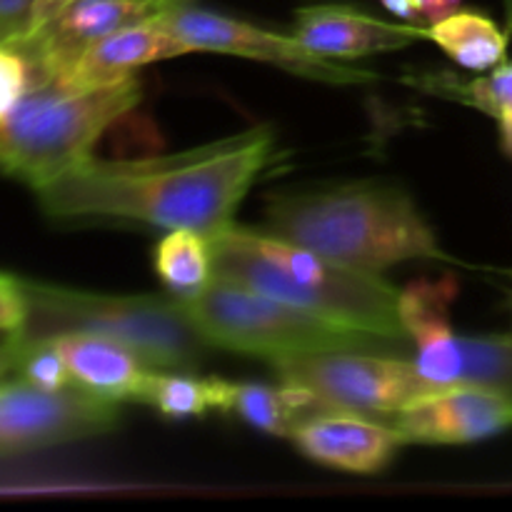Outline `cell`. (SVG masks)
I'll return each mask as SVG.
<instances>
[{"label":"cell","mask_w":512,"mask_h":512,"mask_svg":"<svg viewBox=\"0 0 512 512\" xmlns=\"http://www.w3.org/2000/svg\"><path fill=\"white\" fill-rule=\"evenodd\" d=\"M228 380L198 378L185 370H153L143 375L133 403L150 405L168 420L203 418L210 410L223 413Z\"/></svg>","instance_id":"cell-19"},{"label":"cell","mask_w":512,"mask_h":512,"mask_svg":"<svg viewBox=\"0 0 512 512\" xmlns=\"http://www.w3.org/2000/svg\"><path fill=\"white\" fill-rule=\"evenodd\" d=\"M380 3H383L390 13L398 15L400 20H405V23H418L420 20L415 0H380Z\"/></svg>","instance_id":"cell-26"},{"label":"cell","mask_w":512,"mask_h":512,"mask_svg":"<svg viewBox=\"0 0 512 512\" xmlns=\"http://www.w3.org/2000/svg\"><path fill=\"white\" fill-rule=\"evenodd\" d=\"M118 420V400L78 385L43 390L20 378L0 385V458L110 433Z\"/></svg>","instance_id":"cell-10"},{"label":"cell","mask_w":512,"mask_h":512,"mask_svg":"<svg viewBox=\"0 0 512 512\" xmlns=\"http://www.w3.org/2000/svg\"><path fill=\"white\" fill-rule=\"evenodd\" d=\"M193 53L183 40L160 28L153 18L128 25L90 45L73 68L55 85L70 90H95L135 78V70L158 60Z\"/></svg>","instance_id":"cell-15"},{"label":"cell","mask_w":512,"mask_h":512,"mask_svg":"<svg viewBox=\"0 0 512 512\" xmlns=\"http://www.w3.org/2000/svg\"><path fill=\"white\" fill-rule=\"evenodd\" d=\"M28 320L20 340L95 333L128 345L153 370L193 373L210 345L173 295H108L23 280Z\"/></svg>","instance_id":"cell-4"},{"label":"cell","mask_w":512,"mask_h":512,"mask_svg":"<svg viewBox=\"0 0 512 512\" xmlns=\"http://www.w3.org/2000/svg\"><path fill=\"white\" fill-rule=\"evenodd\" d=\"M428 40L470 73H488L508 58V33L478 10H455L428 25Z\"/></svg>","instance_id":"cell-18"},{"label":"cell","mask_w":512,"mask_h":512,"mask_svg":"<svg viewBox=\"0 0 512 512\" xmlns=\"http://www.w3.org/2000/svg\"><path fill=\"white\" fill-rule=\"evenodd\" d=\"M293 38L328 60L393 53L428 38L418 23H390L353 5L323 3L295 10Z\"/></svg>","instance_id":"cell-13"},{"label":"cell","mask_w":512,"mask_h":512,"mask_svg":"<svg viewBox=\"0 0 512 512\" xmlns=\"http://www.w3.org/2000/svg\"><path fill=\"white\" fill-rule=\"evenodd\" d=\"M278 158L275 133L250 128L173 155L138 160L85 158L35 190L55 220H130L215 238L263 170Z\"/></svg>","instance_id":"cell-1"},{"label":"cell","mask_w":512,"mask_h":512,"mask_svg":"<svg viewBox=\"0 0 512 512\" xmlns=\"http://www.w3.org/2000/svg\"><path fill=\"white\" fill-rule=\"evenodd\" d=\"M63 0H0V43L20 48L33 38Z\"/></svg>","instance_id":"cell-22"},{"label":"cell","mask_w":512,"mask_h":512,"mask_svg":"<svg viewBox=\"0 0 512 512\" xmlns=\"http://www.w3.org/2000/svg\"><path fill=\"white\" fill-rule=\"evenodd\" d=\"M33 83V68L20 50L0 43V115L8 113Z\"/></svg>","instance_id":"cell-23"},{"label":"cell","mask_w":512,"mask_h":512,"mask_svg":"<svg viewBox=\"0 0 512 512\" xmlns=\"http://www.w3.org/2000/svg\"><path fill=\"white\" fill-rule=\"evenodd\" d=\"M153 20L170 35L183 40L193 53L203 50V53L240 55V58L278 65L300 78L333 85H360L375 80V75L368 70L350 68V65L333 63V60L310 53L293 35L273 33V30L228 18L223 13L193 8L188 0L168 5L158 15H153Z\"/></svg>","instance_id":"cell-9"},{"label":"cell","mask_w":512,"mask_h":512,"mask_svg":"<svg viewBox=\"0 0 512 512\" xmlns=\"http://www.w3.org/2000/svg\"><path fill=\"white\" fill-rule=\"evenodd\" d=\"M28 320V298L20 278L0 273V335L18 338Z\"/></svg>","instance_id":"cell-24"},{"label":"cell","mask_w":512,"mask_h":512,"mask_svg":"<svg viewBox=\"0 0 512 512\" xmlns=\"http://www.w3.org/2000/svg\"><path fill=\"white\" fill-rule=\"evenodd\" d=\"M458 280H413L400 290V320L413 343V363L435 390L475 385L512 398V335H455L450 305Z\"/></svg>","instance_id":"cell-7"},{"label":"cell","mask_w":512,"mask_h":512,"mask_svg":"<svg viewBox=\"0 0 512 512\" xmlns=\"http://www.w3.org/2000/svg\"><path fill=\"white\" fill-rule=\"evenodd\" d=\"M383 423L403 445L478 443L512 428V398L475 385H453L413 400Z\"/></svg>","instance_id":"cell-12"},{"label":"cell","mask_w":512,"mask_h":512,"mask_svg":"<svg viewBox=\"0 0 512 512\" xmlns=\"http://www.w3.org/2000/svg\"><path fill=\"white\" fill-rule=\"evenodd\" d=\"M140 100L135 78L95 90H70L33 80L0 115V173L33 190L93 155L100 135Z\"/></svg>","instance_id":"cell-5"},{"label":"cell","mask_w":512,"mask_h":512,"mask_svg":"<svg viewBox=\"0 0 512 512\" xmlns=\"http://www.w3.org/2000/svg\"><path fill=\"white\" fill-rule=\"evenodd\" d=\"M15 365L13 370L30 385L43 390H65L73 385L65 358L50 338L20 340L13 338Z\"/></svg>","instance_id":"cell-21"},{"label":"cell","mask_w":512,"mask_h":512,"mask_svg":"<svg viewBox=\"0 0 512 512\" xmlns=\"http://www.w3.org/2000/svg\"><path fill=\"white\" fill-rule=\"evenodd\" d=\"M495 120H498L500 148H503V153L508 155V158H512V110H503Z\"/></svg>","instance_id":"cell-27"},{"label":"cell","mask_w":512,"mask_h":512,"mask_svg":"<svg viewBox=\"0 0 512 512\" xmlns=\"http://www.w3.org/2000/svg\"><path fill=\"white\" fill-rule=\"evenodd\" d=\"M290 440L313 463L360 475L383 470L403 445L383 420L340 410L305 415L293 428Z\"/></svg>","instance_id":"cell-14"},{"label":"cell","mask_w":512,"mask_h":512,"mask_svg":"<svg viewBox=\"0 0 512 512\" xmlns=\"http://www.w3.org/2000/svg\"><path fill=\"white\" fill-rule=\"evenodd\" d=\"M13 365H15L13 338H5V343L0 345V375H5L8 370H13Z\"/></svg>","instance_id":"cell-28"},{"label":"cell","mask_w":512,"mask_h":512,"mask_svg":"<svg viewBox=\"0 0 512 512\" xmlns=\"http://www.w3.org/2000/svg\"><path fill=\"white\" fill-rule=\"evenodd\" d=\"M215 275L350 328L408 345L400 288L373 273L233 223L210 238Z\"/></svg>","instance_id":"cell-3"},{"label":"cell","mask_w":512,"mask_h":512,"mask_svg":"<svg viewBox=\"0 0 512 512\" xmlns=\"http://www.w3.org/2000/svg\"><path fill=\"white\" fill-rule=\"evenodd\" d=\"M153 263L168 295L178 300L195 298L215 278L210 238L198 230H168L155 245Z\"/></svg>","instance_id":"cell-20"},{"label":"cell","mask_w":512,"mask_h":512,"mask_svg":"<svg viewBox=\"0 0 512 512\" xmlns=\"http://www.w3.org/2000/svg\"><path fill=\"white\" fill-rule=\"evenodd\" d=\"M318 405L305 390L280 383H228L225 415H235L250 428L275 438H290L295 425L310 413H318Z\"/></svg>","instance_id":"cell-17"},{"label":"cell","mask_w":512,"mask_h":512,"mask_svg":"<svg viewBox=\"0 0 512 512\" xmlns=\"http://www.w3.org/2000/svg\"><path fill=\"white\" fill-rule=\"evenodd\" d=\"M173 3L180 0H63L43 28L15 50L28 58L33 80L60 83L90 45L153 18Z\"/></svg>","instance_id":"cell-11"},{"label":"cell","mask_w":512,"mask_h":512,"mask_svg":"<svg viewBox=\"0 0 512 512\" xmlns=\"http://www.w3.org/2000/svg\"><path fill=\"white\" fill-rule=\"evenodd\" d=\"M70 370L73 385L118 403H133L148 365L128 345L95 333H63L50 338Z\"/></svg>","instance_id":"cell-16"},{"label":"cell","mask_w":512,"mask_h":512,"mask_svg":"<svg viewBox=\"0 0 512 512\" xmlns=\"http://www.w3.org/2000/svg\"><path fill=\"white\" fill-rule=\"evenodd\" d=\"M280 383L295 385L320 410L388 418L413 400L435 393L410 358L375 350H320L273 360Z\"/></svg>","instance_id":"cell-8"},{"label":"cell","mask_w":512,"mask_h":512,"mask_svg":"<svg viewBox=\"0 0 512 512\" xmlns=\"http://www.w3.org/2000/svg\"><path fill=\"white\" fill-rule=\"evenodd\" d=\"M505 5V18H508V30L512 33V0H503Z\"/></svg>","instance_id":"cell-29"},{"label":"cell","mask_w":512,"mask_h":512,"mask_svg":"<svg viewBox=\"0 0 512 512\" xmlns=\"http://www.w3.org/2000/svg\"><path fill=\"white\" fill-rule=\"evenodd\" d=\"M460 3L463 0H415V8H418V15L423 23L433 25L438 20L448 18L450 13H455L460 8Z\"/></svg>","instance_id":"cell-25"},{"label":"cell","mask_w":512,"mask_h":512,"mask_svg":"<svg viewBox=\"0 0 512 512\" xmlns=\"http://www.w3.org/2000/svg\"><path fill=\"white\" fill-rule=\"evenodd\" d=\"M178 303L210 348L253 355L270 363L320 350L385 353L405 348L383 335L335 323L218 275L203 293Z\"/></svg>","instance_id":"cell-6"},{"label":"cell","mask_w":512,"mask_h":512,"mask_svg":"<svg viewBox=\"0 0 512 512\" xmlns=\"http://www.w3.org/2000/svg\"><path fill=\"white\" fill-rule=\"evenodd\" d=\"M265 225L288 243L373 273L405 260H450L415 200L385 183L270 193Z\"/></svg>","instance_id":"cell-2"}]
</instances>
